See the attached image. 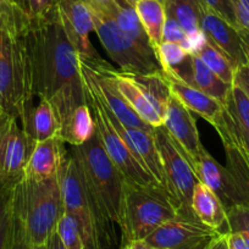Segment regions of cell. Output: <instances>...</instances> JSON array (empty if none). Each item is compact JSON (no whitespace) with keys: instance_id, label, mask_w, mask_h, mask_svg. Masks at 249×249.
Listing matches in <instances>:
<instances>
[{"instance_id":"4dcf8cb0","label":"cell","mask_w":249,"mask_h":249,"mask_svg":"<svg viewBox=\"0 0 249 249\" xmlns=\"http://www.w3.org/2000/svg\"><path fill=\"white\" fill-rule=\"evenodd\" d=\"M13 188L0 186V249H9L13 231Z\"/></svg>"},{"instance_id":"7dc6e473","label":"cell","mask_w":249,"mask_h":249,"mask_svg":"<svg viewBox=\"0 0 249 249\" xmlns=\"http://www.w3.org/2000/svg\"><path fill=\"white\" fill-rule=\"evenodd\" d=\"M14 1L28 15V0H14Z\"/></svg>"},{"instance_id":"7402d4cb","label":"cell","mask_w":249,"mask_h":249,"mask_svg":"<svg viewBox=\"0 0 249 249\" xmlns=\"http://www.w3.org/2000/svg\"><path fill=\"white\" fill-rule=\"evenodd\" d=\"M78 56L87 64L88 68H89L90 71L93 72L95 81H97V87L100 95H102V98L104 99V102L107 103V107L112 111V114L117 117V120H119L122 124L127 126V127L140 128V130L153 132L154 128H153L150 124H148L147 122L143 121V120L131 109L130 105L127 104V102L124 100V98L120 94L117 88L115 87L112 81L110 80L107 75L100 72V71L93 65L90 57L83 56V55H78Z\"/></svg>"},{"instance_id":"ab89813d","label":"cell","mask_w":249,"mask_h":249,"mask_svg":"<svg viewBox=\"0 0 249 249\" xmlns=\"http://www.w3.org/2000/svg\"><path fill=\"white\" fill-rule=\"evenodd\" d=\"M232 85L237 86L249 100V64L241 65L236 69Z\"/></svg>"},{"instance_id":"ffe728a7","label":"cell","mask_w":249,"mask_h":249,"mask_svg":"<svg viewBox=\"0 0 249 249\" xmlns=\"http://www.w3.org/2000/svg\"><path fill=\"white\" fill-rule=\"evenodd\" d=\"M161 76L166 81L171 94L184 107L213 124L221 110V103L184 82L174 71L161 70Z\"/></svg>"},{"instance_id":"8fae6325","label":"cell","mask_w":249,"mask_h":249,"mask_svg":"<svg viewBox=\"0 0 249 249\" xmlns=\"http://www.w3.org/2000/svg\"><path fill=\"white\" fill-rule=\"evenodd\" d=\"M36 142L23 130L18 117L10 114L0 124V181L14 186L23 177Z\"/></svg>"},{"instance_id":"e0dca14e","label":"cell","mask_w":249,"mask_h":249,"mask_svg":"<svg viewBox=\"0 0 249 249\" xmlns=\"http://www.w3.org/2000/svg\"><path fill=\"white\" fill-rule=\"evenodd\" d=\"M200 30L210 43L215 45L234 68L248 64L241 31L217 14L200 5Z\"/></svg>"},{"instance_id":"7a4b0ae2","label":"cell","mask_w":249,"mask_h":249,"mask_svg":"<svg viewBox=\"0 0 249 249\" xmlns=\"http://www.w3.org/2000/svg\"><path fill=\"white\" fill-rule=\"evenodd\" d=\"M95 212L100 249L114 244V226L120 227L126 178L107 157L97 132L80 147H71Z\"/></svg>"},{"instance_id":"44dd1931","label":"cell","mask_w":249,"mask_h":249,"mask_svg":"<svg viewBox=\"0 0 249 249\" xmlns=\"http://www.w3.org/2000/svg\"><path fill=\"white\" fill-rule=\"evenodd\" d=\"M192 87L222 103L226 100L232 85L217 77L196 54H190L176 70H171Z\"/></svg>"},{"instance_id":"f1b7e54d","label":"cell","mask_w":249,"mask_h":249,"mask_svg":"<svg viewBox=\"0 0 249 249\" xmlns=\"http://www.w3.org/2000/svg\"><path fill=\"white\" fill-rule=\"evenodd\" d=\"M196 55L224 82H226L227 85L233 83L236 68L232 65V62L227 59L226 55L220 52L213 43L207 39V43Z\"/></svg>"},{"instance_id":"f546056e","label":"cell","mask_w":249,"mask_h":249,"mask_svg":"<svg viewBox=\"0 0 249 249\" xmlns=\"http://www.w3.org/2000/svg\"><path fill=\"white\" fill-rule=\"evenodd\" d=\"M31 18L14 0H0V32L16 36L25 31Z\"/></svg>"},{"instance_id":"5bb4252c","label":"cell","mask_w":249,"mask_h":249,"mask_svg":"<svg viewBox=\"0 0 249 249\" xmlns=\"http://www.w3.org/2000/svg\"><path fill=\"white\" fill-rule=\"evenodd\" d=\"M162 126L172 138L179 153L195 170L196 164L205 148L200 143L199 132L192 112L172 94L165 109Z\"/></svg>"},{"instance_id":"b9f144b4","label":"cell","mask_w":249,"mask_h":249,"mask_svg":"<svg viewBox=\"0 0 249 249\" xmlns=\"http://www.w3.org/2000/svg\"><path fill=\"white\" fill-rule=\"evenodd\" d=\"M204 249H229L227 247V241H226V234H221L217 238H215L214 241L210 244H208Z\"/></svg>"},{"instance_id":"7c38bea8","label":"cell","mask_w":249,"mask_h":249,"mask_svg":"<svg viewBox=\"0 0 249 249\" xmlns=\"http://www.w3.org/2000/svg\"><path fill=\"white\" fill-rule=\"evenodd\" d=\"M219 236V231L197 217L177 215L158 227L144 241L153 249H204Z\"/></svg>"},{"instance_id":"52a82bcc","label":"cell","mask_w":249,"mask_h":249,"mask_svg":"<svg viewBox=\"0 0 249 249\" xmlns=\"http://www.w3.org/2000/svg\"><path fill=\"white\" fill-rule=\"evenodd\" d=\"M89 8L94 20V32L107 55L121 71L131 75H149L162 70L154 52L145 50L126 35L109 14L92 6Z\"/></svg>"},{"instance_id":"5b68a950","label":"cell","mask_w":249,"mask_h":249,"mask_svg":"<svg viewBox=\"0 0 249 249\" xmlns=\"http://www.w3.org/2000/svg\"><path fill=\"white\" fill-rule=\"evenodd\" d=\"M177 215L178 209L164 187L157 183L138 184L126 179L120 224L122 246L145 239Z\"/></svg>"},{"instance_id":"7bdbcfd3","label":"cell","mask_w":249,"mask_h":249,"mask_svg":"<svg viewBox=\"0 0 249 249\" xmlns=\"http://www.w3.org/2000/svg\"><path fill=\"white\" fill-rule=\"evenodd\" d=\"M44 249H66V248L64 247V244L61 243V241H60V238H59V236H57L56 231H54V232H53L52 236H50L48 243L45 244Z\"/></svg>"},{"instance_id":"d590c367","label":"cell","mask_w":249,"mask_h":249,"mask_svg":"<svg viewBox=\"0 0 249 249\" xmlns=\"http://www.w3.org/2000/svg\"><path fill=\"white\" fill-rule=\"evenodd\" d=\"M14 214V212H13ZM9 249H44L35 247L30 241H28L27 236H26L25 231H23L22 226L18 222V220L14 216L13 219V231H11V238L10 244H9Z\"/></svg>"},{"instance_id":"6da1fadb","label":"cell","mask_w":249,"mask_h":249,"mask_svg":"<svg viewBox=\"0 0 249 249\" xmlns=\"http://www.w3.org/2000/svg\"><path fill=\"white\" fill-rule=\"evenodd\" d=\"M26 36L36 97L52 104L61 127L76 107L86 104L78 54L66 37L56 9L44 18H31Z\"/></svg>"},{"instance_id":"ba28073f","label":"cell","mask_w":249,"mask_h":249,"mask_svg":"<svg viewBox=\"0 0 249 249\" xmlns=\"http://www.w3.org/2000/svg\"><path fill=\"white\" fill-rule=\"evenodd\" d=\"M213 126L224 144L227 166L248 169L249 100L237 86H231Z\"/></svg>"},{"instance_id":"74e56055","label":"cell","mask_w":249,"mask_h":249,"mask_svg":"<svg viewBox=\"0 0 249 249\" xmlns=\"http://www.w3.org/2000/svg\"><path fill=\"white\" fill-rule=\"evenodd\" d=\"M186 32L182 30L181 26L174 18L166 16L164 26V33H162V42H174L178 44H183L186 40Z\"/></svg>"},{"instance_id":"60d3db41","label":"cell","mask_w":249,"mask_h":249,"mask_svg":"<svg viewBox=\"0 0 249 249\" xmlns=\"http://www.w3.org/2000/svg\"><path fill=\"white\" fill-rule=\"evenodd\" d=\"M226 241L229 249H249V234L246 232H230Z\"/></svg>"},{"instance_id":"277c9868","label":"cell","mask_w":249,"mask_h":249,"mask_svg":"<svg viewBox=\"0 0 249 249\" xmlns=\"http://www.w3.org/2000/svg\"><path fill=\"white\" fill-rule=\"evenodd\" d=\"M13 212L28 241L45 247L64 213L59 177L40 181L22 177L14 184Z\"/></svg>"},{"instance_id":"3957f363","label":"cell","mask_w":249,"mask_h":249,"mask_svg":"<svg viewBox=\"0 0 249 249\" xmlns=\"http://www.w3.org/2000/svg\"><path fill=\"white\" fill-rule=\"evenodd\" d=\"M26 31L16 36L0 32V109L18 117L21 126L37 98Z\"/></svg>"},{"instance_id":"4316f807","label":"cell","mask_w":249,"mask_h":249,"mask_svg":"<svg viewBox=\"0 0 249 249\" xmlns=\"http://www.w3.org/2000/svg\"><path fill=\"white\" fill-rule=\"evenodd\" d=\"M136 13L148 36L154 52L162 43L166 11L162 0H138L135 5Z\"/></svg>"},{"instance_id":"9a60e30c","label":"cell","mask_w":249,"mask_h":249,"mask_svg":"<svg viewBox=\"0 0 249 249\" xmlns=\"http://www.w3.org/2000/svg\"><path fill=\"white\" fill-rule=\"evenodd\" d=\"M57 16L78 55L88 57H100L89 39L94 32V20L88 4L83 0H60L56 6Z\"/></svg>"},{"instance_id":"bcb514c9","label":"cell","mask_w":249,"mask_h":249,"mask_svg":"<svg viewBox=\"0 0 249 249\" xmlns=\"http://www.w3.org/2000/svg\"><path fill=\"white\" fill-rule=\"evenodd\" d=\"M241 33L244 43V52H246V56L249 64V32L248 31H241Z\"/></svg>"},{"instance_id":"603a6c76","label":"cell","mask_w":249,"mask_h":249,"mask_svg":"<svg viewBox=\"0 0 249 249\" xmlns=\"http://www.w3.org/2000/svg\"><path fill=\"white\" fill-rule=\"evenodd\" d=\"M191 207L195 216L203 224L213 227L221 234L229 233L226 210L207 184L199 182L195 187Z\"/></svg>"},{"instance_id":"484cf974","label":"cell","mask_w":249,"mask_h":249,"mask_svg":"<svg viewBox=\"0 0 249 249\" xmlns=\"http://www.w3.org/2000/svg\"><path fill=\"white\" fill-rule=\"evenodd\" d=\"M22 127L36 143L59 136L60 133V122L54 107L47 99H39Z\"/></svg>"},{"instance_id":"d6986e66","label":"cell","mask_w":249,"mask_h":249,"mask_svg":"<svg viewBox=\"0 0 249 249\" xmlns=\"http://www.w3.org/2000/svg\"><path fill=\"white\" fill-rule=\"evenodd\" d=\"M66 155L65 143L60 136L37 142L25 167L23 177L36 181L56 177Z\"/></svg>"},{"instance_id":"d6a6232c","label":"cell","mask_w":249,"mask_h":249,"mask_svg":"<svg viewBox=\"0 0 249 249\" xmlns=\"http://www.w3.org/2000/svg\"><path fill=\"white\" fill-rule=\"evenodd\" d=\"M155 54L162 70H176L190 55L181 47V44L174 42H162Z\"/></svg>"},{"instance_id":"816d5d0a","label":"cell","mask_w":249,"mask_h":249,"mask_svg":"<svg viewBox=\"0 0 249 249\" xmlns=\"http://www.w3.org/2000/svg\"><path fill=\"white\" fill-rule=\"evenodd\" d=\"M83 249H87V248H83Z\"/></svg>"},{"instance_id":"f35d334b","label":"cell","mask_w":249,"mask_h":249,"mask_svg":"<svg viewBox=\"0 0 249 249\" xmlns=\"http://www.w3.org/2000/svg\"><path fill=\"white\" fill-rule=\"evenodd\" d=\"M239 31L249 32V0H230Z\"/></svg>"},{"instance_id":"2e32d148","label":"cell","mask_w":249,"mask_h":249,"mask_svg":"<svg viewBox=\"0 0 249 249\" xmlns=\"http://www.w3.org/2000/svg\"><path fill=\"white\" fill-rule=\"evenodd\" d=\"M90 60H92L93 65L100 72L107 75L112 81V83L117 88L120 94L124 98V100L127 102L131 109L143 121L150 124L153 128L162 126L161 115L159 114V111L152 104L143 86L136 80L135 76L131 75V73L124 72L121 70H115L112 66L107 64L102 57H90Z\"/></svg>"},{"instance_id":"e575fe53","label":"cell","mask_w":249,"mask_h":249,"mask_svg":"<svg viewBox=\"0 0 249 249\" xmlns=\"http://www.w3.org/2000/svg\"><path fill=\"white\" fill-rule=\"evenodd\" d=\"M198 1L202 6L209 9L213 13L217 14L220 18H222L227 22L231 23L232 26L237 27L236 18H234L233 9H232L230 0H198Z\"/></svg>"},{"instance_id":"8d00e7d4","label":"cell","mask_w":249,"mask_h":249,"mask_svg":"<svg viewBox=\"0 0 249 249\" xmlns=\"http://www.w3.org/2000/svg\"><path fill=\"white\" fill-rule=\"evenodd\" d=\"M60 0H28L30 18H40L55 10Z\"/></svg>"},{"instance_id":"9c48e42d","label":"cell","mask_w":249,"mask_h":249,"mask_svg":"<svg viewBox=\"0 0 249 249\" xmlns=\"http://www.w3.org/2000/svg\"><path fill=\"white\" fill-rule=\"evenodd\" d=\"M57 177L61 190L64 212L72 215L78 222L85 248L100 249L94 207L77 161L70 150L62 161Z\"/></svg>"},{"instance_id":"cb8c5ba5","label":"cell","mask_w":249,"mask_h":249,"mask_svg":"<svg viewBox=\"0 0 249 249\" xmlns=\"http://www.w3.org/2000/svg\"><path fill=\"white\" fill-rule=\"evenodd\" d=\"M95 9H99V10H103L109 14L114 18L115 22L117 23V26L126 35L130 36L135 42H137L145 50L154 52L149 39H148L147 33H145L144 28H143L142 23H141L140 18H138L137 13H136L135 6L128 4L126 0H115L111 4L105 6V8Z\"/></svg>"},{"instance_id":"8992f818","label":"cell","mask_w":249,"mask_h":249,"mask_svg":"<svg viewBox=\"0 0 249 249\" xmlns=\"http://www.w3.org/2000/svg\"><path fill=\"white\" fill-rule=\"evenodd\" d=\"M78 64H80L86 104L88 105L90 112H92L93 121L95 124V132H97L107 157L119 167V170L127 181L135 182L138 184L157 183L154 178L143 169L142 165L136 159L133 153L126 144L124 138L114 127V124L110 120L109 112H107V104L98 90L97 81H95L90 69L80 56H78Z\"/></svg>"},{"instance_id":"f907efd6","label":"cell","mask_w":249,"mask_h":249,"mask_svg":"<svg viewBox=\"0 0 249 249\" xmlns=\"http://www.w3.org/2000/svg\"><path fill=\"white\" fill-rule=\"evenodd\" d=\"M0 186H1V181H0Z\"/></svg>"},{"instance_id":"30bf717a","label":"cell","mask_w":249,"mask_h":249,"mask_svg":"<svg viewBox=\"0 0 249 249\" xmlns=\"http://www.w3.org/2000/svg\"><path fill=\"white\" fill-rule=\"evenodd\" d=\"M153 136L161 159L167 192L174 199L179 215L196 217L191 207V200L199 179L195 170L177 149L164 126L154 128Z\"/></svg>"},{"instance_id":"d4e9b609","label":"cell","mask_w":249,"mask_h":249,"mask_svg":"<svg viewBox=\"0 0 249 249\" xmlns=\"http://www.w3.org/2000/svg\"><path fill=\"white\" fill-rule=\"evenodd\" d=\"M95 135V124L87 104L76 107L60 127V138L71 147H80Z\"/></svg>"},{"instance_id":"f6af8a7d","label":"cell","mask_w":249,"mask_h":249,"mask_svg":"<svg viewBox=\"0 0 249 249\" xmlns=\"http://www.w3.org/2000/svg\"><path fill=\"white\" fill-rule=\"evenodd\" d=\"M83 1L92 8H105L115 0H83Z\"/></svg>"},{"instance_id":"c3c4849f","label":"cell","mask_w":249,"mask_h":249,"mask_svg":"<svg viewBox=\"0 0 249 249\" xmlns=\"http://www.w3.org/2000/svg\"><path fill=\"white\" fill-rule=\"evenodd\" d=\"M8 114V112H5V111H3V110L0 109V124H1V121H3V119H4V116H5V115Z\"/></svg>"},{"instance_id":"1f68e13d","label":"cell","mask_w":249,"mask_h":249,"mask_svg":"<svg viewBox=\"0 0 249 249\" xmlns=\"http://www.w3.org/2000/svg\"><path fill=\"white\" fill-rule=\"evenodd\" d=\"M55 231H56L60 241H61V243L64 244V247L66 249L85 248V243H83L82 234H81L78 222L69 213H62L61 217L57 221Z\"/></svg>"},{"instance_id":"ac0fdd59","label":"cell","mask_w":249,"mask_h":249,"mask_svg":"<svg viewBox=\"0 0 249 249\" xmlns=\"http://www.w3.org/2000/svg\"><path fill=\"white\" fill-rule=\"evenodd\" d=\"M105 104H107V103H105ZM107 112H109L110 120H111L114 127L116 128V131L120 133V136L124 138L126 144L128 145V148H130L131 152L133 153L136 159H137L138 161H140V164L142 165L143 169L154 178V181L157 182L159 186L164 187L165 190H166L164 169H162L161 159H160L159 152H158L157 144H155L153 132L140 130V128L127 127V126L122 124L121 122L117 120V117L112 114V111L109 107H107Z\"/></svg>"},{"instance_id":"ee69618b","label":"cell","mask_w":249,"mask_h":249,"mask_svg":"<svg viewBox=\"0 0 249 249\" xmlns=\"http://www.w3.org/2000/svg\"><path fill=\"white\" fill-rule=\"evenodd\" d=\"M121 249H153V248L144 241V239H142V241H133L127 244H124V246L121 247Z\"/></svg>"},{"instance_id":"836d02e7","label":"cell","mask_w":249,"mask_h":249,"mask_svg":"<svg viewBox=\"0 0 249 249\" xmlns=\"http://www.w3.org/2000/svg\"><path fill=\"white\" fill-rule=\"evenodd\" d=\"M230 232H246L249 234V203L236 205L226 212Z\"/></svg>"},{"instance_id":"83f0119b","label":"cell","mask_w":249,"mask_h":249,"mask_svg":"<svg viewBox=\"0 0 249 249\" xmlns=\"http://www.w3.org/2000/svg\"><path fill=\"white\" fill-rule=\"evenodd\" d=\"M166 16L178 22L186 35L200 31V4L198 0H164Z\"/></svg>"},{"instance_id":"681fc988","label":"cell","mask_w":249,"mask_h":249,"mask_svg":"<svg viewBox=\"0 0 249 249\" xmlns=\"http://www.w3.org/2000/svg\"><path fill=\"white\" fill-rule=\"evenodd\" d=\"M126 1H127L128 4H131V5H132V6H135L136 3H137L138 0H126ZM162 1H164V0H162Z\"/></svg>"},{"instance_id":"4fadbf2b","label":"cell","mask_w":249,"mask_h":249,"mask_svg":"<svg viewBox=\"0 0 249 249\" xmlns=\"http://www.w3.org/2000/svg\"><path fill=\"white\" fill-rule=\"evenodd\" d=\"M195 172L202 183L215 193L225 210L249 203V182L227 166L216 161L204 149L195 166Z\"/></svg>"}]
</instances>
